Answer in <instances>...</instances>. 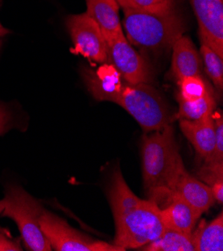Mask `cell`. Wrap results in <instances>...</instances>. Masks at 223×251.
<instances>
[{
    "mask_svg": "<svg viewBox=\"0 0 223 251\" xmlns=\"http://www.w3.org/2000/svg\"><path fill=\"white\" fill-rule=\"evenodd\" d=\"M4 205H5L4 200H3V199L0 200V215L2 214V211H3V209H4ZM0 228H1V227H0Z\"/></svg>",
    "mask_w": 223,
    "mask_h": 251,
    "instance_id": "4316f807",
    "label": "cell"
},
{
    "mask_svg": "<svg viewBox=\"0 0 223 251\" xmlns=\"http://www.w3.org/2000/svg\"><path fill=\"white\" fill-rule=\"evenodd\" d=\"M140 125L145 133L164 128L170 124V111L161 94L146 83H126L116 99Z\"/></svg>",
    "mask_w": 223,
    "mask_h": 251,
    "instance_id": "5b68a950",
    "label": "cell"
},
{
    "mask_svg": "<svg viewBox=\"0 0 223 251\" xmlns=\"http://www.w3.org/2000/svg\"><path fill=\"white\" fill-rule=\"evenodd\" d=\"M144 251H194L191 235L165 228L156 239L141 247Z\"/></svg>",
    "mask_w": 223,
    "mask_h": 251,
    "instance_id": "ac0fdd59",
    "label": "cell"
},
{
    "mask_svg": "<svg viewBox=\"0 0 223 251\" xmlns=\"http://www.w3.org/2000/svg\"><path fill=\"white\" fill-rule=\"evenodd\" d=\"M179 109L177 118L179 120L198 121L212 116L216 108V102L213 96V92L209 89L202 97L186 101V100H178Z\"/></svg>",
    "mask_w": 223,
    "mask_h": 251,
    "instance_id": "e0dca14e",
    "label": "cell"
},
{
    "mask_svg": "<svg viewBox=\"0 0 223 251\" xmlns=\"http://www.w3.org/2000/svg\"><path fill=\"white\" fill-rule=\"evenodd\" d=\"M158 208L165 228L187 235H191L196 221L200 218L185 200L173 191Z\"/></svg>",
    "mask_w": 223,
    "mask_h": 251,
    "instance_id": "8fae6325",
    "label": "cell"
},
{
    "mask_svg": "<svg viewBox=\"0 0 223 251\" xmlns=\"http://www.w3.org/2000/svg\"><path fill=\"white\" fill-rule=\"evenodd\" d=\"M199 25L200 38L223 58V1L190 0Z\"/></svg>",
    "mask_w": 223,
    "mask_h": 251,
    "instance_id": "9c48e42d",
    "label": "cell"
},
{
    "mask_svg": "<svg viewBox=\"0 0 223 251\" xmlns=\"http://www.w3.org/2000/svg\"><path fill=\"white\" fill-rule=\"evenodd\" d=\"M12 118L8 109L0 103V136L6 133L11 128Z\"/></svg>",
    "mask_w": 223,
    "mask_h": 251,
    "instance_id": "d4e9b609",
    "label": "cell"
},
{
    "mask_svg": "<svg viewBox=\"0 0 223 251\" xmlns=\"http://www.w3.org/2000/svg\"><path fill=\"white\" fill-rule=\"evenodd\" d=\"M200 55L209 78L221 91L223 88V58L203 43L200 47Z\"/></svg>",
    "mask_w": 223,
    "mask_h": 251,
    "instance_id": "d6986e66",
    "label": "cell"
},
{
    "mask_svg": "<svg viewBox=\"0 0 223 251\" xmlns=\"http://www.w3.org/2000/svg\"><path fill=\"white\" fill-rule=\"evenodd\" d=\"M124 29L129 41L150 50L171 48L183 35L186 24L176 10L166 13H148L124 9Z\"/></svg>",
    "mask_w": 223,
    "mask_h": 251,
    "instance_id": "3957f363",
    "label": "cell"
},
{
    "mask_svg": "<svg viewBox=\"0 0 223 251\" xmlns=\"http://www.w3.org/2000/svg\"><path fill=\"white\" fill-rule=\"evenodd\" d=\"M108 47V61L129 84H148L151 72L145 59L128 43L124 34L105 39Z\"/></svg>",
    "mask_w": 223,
    "mask_h": 251,
    "instance_id": "ba28073f",
    "label": "cell"
},
{
    "mask_svg": "<svg viewBox=\"0 0 223 251\" xmlns=\"http://www.w3.org/2000/svg\"><path fill=\"white\" fill-rule=\"evenodd\" d=\"M179 125L182 133L193 145L197 154L206 159L212 153L215 146L213 114L208 118L198 121L181 119Z\"/></svg>",
    "mask_w": 223,
    "mask_h": 251,
    "instance_id": "5bb4252c",
    "label": "cell"
},
{
    "mask_svg": "<svg viewBox=\"0 0 223 251\" xmlns=\"http://www.w3.org/2000/svg\"><path fill=\"white\" fill-rule=\"evenodd\" d=\"M86 13L97 23L104 39L122 34L119 5L114 0H85Z\"/></svg>",
    "mask_w": 223,
    "mask_h": 251,
    "instance_id": "9a60e30c",
    "label": "cell"
},
{
    "mask_svg": "<svg viewBox=\"0 0 223 251\" xmlns=\"http://www.w3.org/2000/svg\"><path fill=\"white\" fill-rule=\"evenodd\" d=\"M40 228L56 251H125L124 248L102 240L91 238L74 229L61 217L44 209Z\"/></svg>",
    "mask_w": 223,
    "mask_h": 251,
    "instance_id": "8992f818",
    "label": "cell"
},
{
    "mask_svg": "<svg viewBox=\"0 0 223 251\" xmlns=\"http://www.w3.org/2000/svg\"><path fill=\"white\" fill-rule=\"evenodd\" d=\"M66 27L74 51L96 63L108 61V47L104 36L97 23L86 12L70 15L66 19Z\"/></svg>",
    "mask_w": 223,
    "mask_h": 251,
    "instance_id": "52a82bcc",
    "label": "cell"
},
{
    "mask_svg": "<svg viewBox=\"0 0 223 251\" xmlns=\"http://www.w3.org/2000/svg\"><path fill=\"white\" fill-rule=\"evenodd\" d=\"M22 246L19 240H15L11 237L10 232L0 228V251H21Z\"/></svg>",
    "mask_w": 223,
    "mask_h": 251,
    "instance_id": "cb8c5ba5",
    "label": "cell"
},
{
    "mask_svg": "<svg viewBox=\"0 0 223 251\" xmlns=\"http://www.w3.org/2000/svg\"><path fill=\"white\" fill-rule=\"evenodd\" d=\"M2 216L11 218L17 224L21 239L30 251H51L50 243L40 228L42 204L19 185L7 187Z\"/></svg>",
    "mask_w": 223,
    "mask_h": 251,
    "instance_id": "277c9868",
    "label": "cell"
},
{
    "mask_svg": "<svg viewBox=\"0 0 223 251\" xmlns=\"http://www.w3.org/2000/svg\"><path fill=\"white\" fill-rule=\"evenodd\" d=\"M172 191L185 200L200 217L215 202L210 187L193 177L185 168L178 175Z\"/></svg>",
    "mask_w": 223,
    "mask_h": 251,
    "instance_id": "7c38bea8",
    "label": "cell"
},
{
    "mask_svg": "<svg viewBox=\"0 0 223 251\" xmlns=\"http://www.w3.org/2000/svg\"><path fill=\"white\" fill-rule=\"evenodd\" d=\"M114 1L119 5V7H123V5H124V2H125V0H114Z\"/></svg>",
    "mask_w": 223,
    "mask_h": 251,
    "instance_id": "83f0119b",
    "label": "cell"
},
{
    "mask_svg": "<svg viewBox=\"0 0 223 251\" xmlns=\"http://www.w3.org/2000/svg\"><path fill=\"white\" fill-rule=\"evenodd\" d=\"M10 31L7 29V28H5L3 25L1 24V22H0V45H1V38L3 37V36H5L6 34H8Z\"/></svg>",
    "mask_w": 223,
    "mask_h": 251,
    "instance_id": "484cf974",
    "label": "cell"
},
{
    "mask_svg": "<svg viewBox=\"0 0 223 251\" xmlns=\"http://www.w3.org/2000/svg\"><path fill=\"white\" fill-rule=\"evenodd\" d=\"M194 251L223 250V214L220 212L210 222L201 220L198 227L191 233Z\"/></svg>",
    "mask_w": 223,
    "mask_h": 251,
    "instance_id": "2e32d148",
    "label": "cell"
},
{
    "mask_svg": "<svg viewBox=\"0 0 223 251\" xmlns=\"http://www.w3.org/2000/svg\"><path fill=\"white\" fill-rule=\"evenodd\" d=\"M174 0H125L122 9L148 13H166L174 10Z\"/></svg>",
    "mask_w": 223,
    "mask_h": 251,
    "instance_id": "7402d4cb",
    "label": "cell"
},
{
    "mask_svg": "<svg viewBox=\"0 0 223 251\" xmlns=\"http://www.w3.org/2000/svg\"><path fill=\"white\" fill-rule=\"evenodd\" d=\"M179 93L177 100L191 101L202 97L210 88L201 76H189L177 82Z\"/></svg>",
    "mask_w": 223,
    "mask_h": 251,
    "instance_id": "44dd1931",
    "label": "cell"
},
{
    "mask_svg": "<svg viewBox=\"0 0 223 251\" xmlns=\"http://www.w3.org/2000/svg\"><path fill=\"white\" fill-rule=\"evenodd\" d=\"M149 133L142 137L141 143L143 181L148 199L159 206L185 167L171 124Z\"/></svg>",
    "mask_w": 223,
    "mask_h": 251,
    "instance_id": "7a4b0ae2",
    "label": "cell"
},
{
    "mask_svg": "<svg viewBox=\"0 0 223 251\" xmlns=\"http://www.w3.org/2000/svg\"><path fill=\"white\" fill-rule=\"evenodd\" d=\"M171 48V71L177 82L189 76H201V56L189 37L182 35Z\"/></svg>",
    "mask_w": 223,
    "mask_h": 251,
    "instance_id": "4fadbf2b",
    "label": "cell"
},
{
    "mask_svg": "<svg viewBox=\"0 0 223 251\" xmlns=\"http://www.w3.org/2000/svg\"><path fill=\"white\" fill-rule=\"evenodd\" d=\"M221 1H223V0H221Z\"/></svg>",
    "mask_w": 223,
    "mask_h": 251,
    "instance_id": "f1b7e54d",
    "label": "cell"
},
{
    "mask_svg": "<svg viewBox=\"0 0 223 251\" xmlns=\"http://www.w3.org/2000/svg\"><path fill=\"white\" fill-rule=\"evenodd\" d=\"M198 176L207 184L213 194L215 202H223V165H206L198 172Z\"/></svg>",
    "mask_w": 223,
    "mask_h": 251,
    "instance_id": "ffe728a7",
    "label": "cell"
},
{
    "mask_svg": "<svg viewBox=\"0 0 223 251\" xmlns=\"http://www.w3.org/2000/svg\"><path fill=\"white\" fill-rule=\"evenodd\" d=\"M108 199L115 221L113 244L126 249H140L164 231L158 206L149 199L137 197L116 169L108 187Z\"/></svg>",
    "mask_w": 223,
    "mask_h": 251,
    "instance_id": "6da1fadb",
    "label": "cell"
},
{
    "mask_svg": "<svg viewBox=\"0 0 223 251\" xmlns=\"http://www.w3.org/2000/svg\"><path fill=\"white\" fill-rule=\"evenodd\" d=\"M215 128V146L212 153L204 159L206 165H223V118L220 110L213 112Z\"/></svg>",
    "mask_w": 223,
    "mask_h": 251,
    "instance_id": "603a6c76",
    "label": "cell"
},
{
    "mask_svg": "<svg viewBox=\"0 0 223 251\" xmlns=\"http://www.w3.org/2000/svg\"><path fill=\"white\" fill-rule=\"evenodd\" d=\"M84 82L91 95L98 101L116 102L127 83L110 63H102L96 70L85 68L82 72Z\"/></svg>",
    "mask_w": 223,
    "mask_h": 251,
    "instance_id": "30bf717a",
    "label": "cell"
}]
</instances>
